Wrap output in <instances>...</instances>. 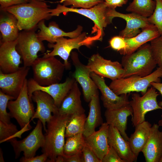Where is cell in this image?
<instances>
[{
  "mask_svg": "<svg viewBox=\"0 0 162 162\" xmlns=\"http://www.w3.org/2000/svg\"><path fill=\"white\" fill-rule=\"evenodd\" d=\"M31 98L36 103L37 108L31 120L35 118L40 120L45 132L46 123L51 120L53 114L58 113V108L55 105L52 98L45 92L35 91L33 93Z\"/></svg>",
  "mask_w": 162,
  "mask_h": 162,
  "instance_id": "obj_15",
  "label": "cell"
},
{
  "mask_svg": "<svg viewBox=\"0 0 162 162\" xmlns=\"http://www.w3.org/2000/svg\"><path fill=\"white\" fill-rule=\"evenodd\" d=\"M81 95L78 82L75 81L59 107L58 113L71 115L84 113L85 110L82 104Z\"/></svg>",
  "mask_w": 162,
  "mask_h": 162,
  "instance_id": "obj_26",
  "label": "cell"
},
{
  "mask_svg": "<svg viewBox=\"0 0 162 162\" xmlns=\"http://www.w3.org/2000/svg\"><path fill=\"white\" fill-rule=\"evenodd\" d=\"M17 39L0 42V71L4 74L17 71L20 68L22 57L16 49Z\"/></svg>",
  "mask_w": 162,
  "mask_h": 162,
  "instance_id": "obj_19",
  "label": "cell"
},
{
  "mask_svg": "<svg viewBox=\"0 0 162 162\" xmlns=\"http://www.w3.org/2000/svg\"><path fill=\"white\" fill-rule=\"evenodd\" d=\"M162 69L158 67L149 75L141 77L133 75L112 80L109 87L116 94H127L131 92H140L142 95L148 90L152 82H160Z\"/></svg>",
  "mask_w": 162,
  "mask_h": 162,
  "instance_id": "obj_6",
  "label": "cell"
},
{
  "mask_svg": "<svg viewBox=\"0 0 162 162\" xmlns=\"http://www.w3.org/2000/svg\"><path fill=\"white\" fill-rule=\"evenodd\" d=\"M32 0H0V8L3 9L13 6L27 3Z\"/></svg>",
  "mask_w": 162,
  "mask_h": 162,
  "instance_id": "obj_41",
  "label": "cell"
},
{
  "mask_svg": "<svg viewBox=\"0 0 162 162\" xmlns=\"http://www.w3.org/2000/svg\"><path fill=\"white\" fill-rule=\"evenodd\" d=\"M71 116L58 113L53 114L52 118L47 123L41 151L47 155V162H55L58 156H64L63 150L65 130Z\"/></svg>",
  "mask_w": 162,
  "mask_h": 162,
  "instance_id": "obj_1",
  "label": "cell"
},
{
  "mask_svg": "<svg viewBox=\"0 0 162 162\" xmlns=\"http://www.w3.org/2000/svg\"><path fill=\"white\" fill-rule=\"evenodd\" d=\"M89 112L86 117L83 134L87 137L95 131V128L103 123L99 93L93 95L89 102Z\"/></svg>",
  "mask_w": 162,
  "mask_h": 162,
  "instance_id": "obj_28",
  "label": "cell"
},
{
  "mask_svg": "<svg viewBox=\"0 0 162 162\" xmlns=\"http://www.w3.org/2000/svg\"><path fill=\"white\" fill-rule=\"evenodd\" d=\"M19 31L17 20L15 16L6 10H0V42L16 40L19 36Z\"/></svg>",
  "mask_w": 162,
  "mask_h": 162,
  "instance_id": "obj_27",
  "label": "cell"
},
{
  "mask_svg": "<svg viewBox=\"0 0 162 162\" xmlns=\"http://www.w3.org/2000/svg\"><path fill=\"white\" fill-rule=\"evenodd\" d=\"M121 64L124 70L122 78L133 75L146 76L153 72L157 65L150 44L147 43L135 52L124 56Z\"/></svg>",
  "mask_w": 162,
  "mask_h": 162,
  "instance_id": "obj_3",
  "label": "cell"
},
{
  "mask_svg": "<svg viewBox=\"0 0 162 162\" xmlns=\"http://www.w3.org/2000/svg\"><path fill=\"white\" fill-rule=\"evenodd\" d=\"M160 35L156 26L151 24L142 29V31L135 37L124 38L125 46L119 53L123 56L132 53L140 47Z\"/></svg>",
  "mask_w": 162,
  "mask_h": 162,
  "instance_id": "obj_24",
  "label": "cell"
},
{
  "mask_svg": "<svg viewBox=\"0 0 162 162\" xmlns=\"http://www.w3.org/2000/svg\"><path fill=\"white\" fill-rule=\"evenodd\" d=\"M63 147V152L65 156L82 153L86 145L85 137L82 133L68 137Z\"/></svg>",
  "mask_w": 162,
  "mask_h": 162,
  "instance_id": "obj_31",
  "label": "cell"
},
{
  "mask_svg": "<svg viewBox=\"0 0 162 162\" xmlns=\"http://www.w3.org/2000/svg\"><path fill=\"white\" fill-rule=\"evenodd\" d=\"M87 65L92 72L112 81L122 78L124 72L121 64L105 59L98 53L91 56Z\"/></svg>",
  "mask_w": 162,
  "mask_h": 162,
  "instance_id": "obj_14",
  "label": "cell"
},
{
  "mask_svg": "<svg viewBox=\"0 0 162 162\" xmlns=\"http://www.w3.org/2000/svg\"><path fill=\"white\" fill-rule=\"evenodd\" d=\"M64 162H83L82 153L68 156H64Z\"/></svg>",
  "mask_w": 162,
  "mask_h": 162,
  "instance_id": "obj_43",
  "label": "cell"
},
{
  "mask_svg": "<svg viewBox=\"0 0 162 162\" xmlns=\"http://www.w3.org/2000/svg\"><path fill=\"white\" fill-rule=\"evenodd\" d=\"M90 76L101 93V99L106 109L117 108L129 104L128 95L116 94L106 84L104 78L91 72Z\"/></svg>",
  "mask_w": 162,
  "mask_h": 162,
  "instance_id": "obj_18",
  "label": "cell"
},
{
  "mask_svg": "<svg viewBox=\"0 0 162 162\" xmlns=\"http://www.w3.org/2000/svg\"><path fill=\"white\" fill-rule=\"evenodd\" d=\"M86 119L85 113L71 115L66 127L65 137L83 134Z\"/></svg>",
  "mask_w": 162,
  "mask_h": 162,
  "instance_id": "obj_32",
  "label": "cell"
},
{
  "mask_svg": "<svg viewBox=\"0 0 162 162\" xmlns=\"http://www.w3.org/2000/svg\"><path fill=\"white\" fill-rule=\"evenodd\" d=\"M36 28L22 30L17 39L16 49L21 56L25 67H31L38 57V52L44 53L46 50L43 41L39 39L35 32Z\"/></svg>",
  "mask_w": 162,
  "mask_h": 162,
  "instance_id": "obj_8",
  "label": "cell"
},
{
  "mask_svg": "<svg viewBox=\"0 0 162 162\" xmlns=\"http://www.w3.org/2000/svg\"><path fill=\"white\" fill-rule=\"evenodd\" d=\"M31 67L33 79L43 86L59 83L66 69L64 63L55 56L38 57Z\"/></svg>",
  "mask_w": 162,
  "mask_h": 162,
  "instance_id": "obj_4",
  "label": "cell"
},
{
  "mask_svg": "<svg viewBox=\"0 0 162 162\" xmlns=\"http://www.w3.org/2000/svg\"><path fill=\"white\" fill-rule=\"evenodd\" d=\"M156 89L152 87L141 96L137 93L132 94L129 104L133 110L131 121L134 127L145 121L146 114L148 112L158 109H162L157 101L159 94Z\"/></svg>",
  "mask_w": 162,
  "mask_h": 162,
  "instance_id": "obj_10",
  "label": "cell"
},
{
  "mask_svg": "<svg viewBox=\"0 0 162 162\" xmlns=\"http://www.w3.org/2000/svg\"><path fill=\"white\" fill-rule=\"evenodd\" d=\"M107 9L104 2L89 9L72 8L58 4L56 8L52 9L51 14L52 16H58L62 13L66 14L69 12H73L88 17L94 23L92 33H96L94 36L97 40H101L104 35V28L112 22L107 16Z\"/></svg>",
  "mask_w": 162,
  "mask_h": 162,
  "instance_id": "obj_5",
  "label": "cell"
},
{
  "mask_svg": "<svg viewBox=\"0 0 162 162\" xmlns=\"http://www.w3.org/2000/svg\"><path fill=\"white\" fill-rule=\"evenodd\" d=\"M43 128L41 122L38 119L34 128L26 137L20 140L14 138L8 140L13 147L15 159L20 157L22 152L23 156L26 158L35 156L37 151L44 144L45 137Z\"/></svg>",
  "mask_w": 162,
  "mask_h": 162,
  "instance_id": "obj_11",
  "label": "cell"
},
{
  "mask_svg": "<svg viewBox=\"0 0 162 162\" xmlns=\"http://www.w3.org/2000/svg\"><path fill=\"white\" fill-rule=\"evenodd\" d=\"M18 132L16 126L13 123H6L0 121V143L14 138Z\"/></svg>",
  "mask_w": 162,
  "mask_h": 162,
  "instance_id": "obj_33",
  "label": "cell"
},
{
  "mask_svg": "<svg viewBox=\"0 0 162 162\" xmlns=\"http://www.w3.org/2000/svg\"><path fill=\"white\" fill-rule=\"evenodd\" d=\"M56 162H64V156L59 155L57 156L56 160Z\"/></svg>",
  "mask_w": 162,
  "mask_h": 162,
  "instance_id": "obj_46",
  "label": "cell"
},
{
  "mask_svg": "<svg viewBox=\"0 0 162 162\" xmlns=\"http://www.w3.org/2000/svg\"><path fill=\"white\" fill-rule=\"evenodd\" d=\"M15 100L14 98L0 90V121L6 123H10L11 117L7 110L8 102Z\"/></svg>",
  "mask_w": 162,
  "mask_h": 162,
  "instance_id": "obj_35",
  "label": "cell"
},
{
  "mask_svg": "<svg viewBox=\"0 0 162 162\" xmlns=\"http://www.w3.org/2000/svg\"><path fill=\"white\" fill-rule=\"evenodd\" d=\"M109 146V151L103 158L102 162H125L120 157L114 148Z\"/></svg>",
  "mask_w": 162,
  "mask_h": 162,
  "instance_id": "obj_39",
  "label": "cell"
},
{
  "mask_svg": "<svg viewBox=\"0 0 162 162\" xmlns=\"http://www.w3.org/2000/svg\"><path fill=\"white\" fill-rule=\"evenodd\" d=\"M108 141L109 146L114 148L125 162L137 160V157L132 152L128 141L124 138L116 128L110 125L109 128Z\"/></svg>",
  "mask_w": 162,
  "mask_h": 162,
  "instance_id": "obj_25",
  "label": "cell"
},
{
  "mask_svg": "<svg viewBox=\"0 0 162 162\" xmlns=\"http://www.w3.org/2000/svg\"><path fill=\"white\" fill-rule=\"evenodd\" d=\"M159 162H162V157L160 160V161Z\"/></svg>",
  "mask_w": 162,
  "mask_h": 162,
  "instance_id": "obj_50",
  "label": "cell"
},
{
  "mask_svg": "<svg viewBox=\"0 0 162 162\" xmlns=\"http://www.w3.org/2000/svg\"><path fill=\"white\" fill-rule=\"evenodd\" d=\"M104 2L106 3H109L111 2L112 0H104Z\"/></svg>",
  "mask_w": 162,
  "mask_h": 162,
  "instance_id": "obj_49",
  "label": "cell"
},
{
  "mask_svg": "<svg viewBox=\"0 0 162 162\" xmlns=\"http://www.w3.org/2000/svg\"><path fill=\"white\" fill-rule=\"evenodd\" d=\"M71 58L75 68L72 76L81 86L85 101L89 102L93 95L99 93L98 89L90 76L92 72L87 65L80 61L76 52H72Z\"/></svg>",
  "mask_w": 162,
  "mask_h": 162,
  "instance_id": "obj_12",
  "label": "cell"
},
{
  "mask_svg": "<svg viewBox=\"0 0 162 162\" xmlns=\"http://www.w3.org/2000/svg\"><path fill=\"white\" fill-rule=\"evenodd\" d=\"M109 125L103 122L99 129L85 137L86 144L101 161L109 148L108 138Z\"/></svg>",
  "mask_w": 162,
  "mask_h": 162,
  "instance_id": "obj_23",
  "label": "cell"
},
{
  "mask_svg": "<svg viewBox=\"0 0 162 162\" xmlns=\"http://www.w3.org/2000/svg\"><path fill=\"white\" fill-rule=\"evenodd\" d=\"M96 40L94 36L87 37L85 32L74 38L67 39L64 37H60L57 39L55 43H48V47L53 48V50L51 52L45 53L43 57L59 56L64 60L66 69H69L70 68V64L68 59L72 50L74 49L79 50L80 47L82 46L90 47Z\"/></svg>",
  "mask_w": 162,
  "mask_h": 162,
  "instance_id": "obj_9",
  "label": "cell"
},
{
  "mask_svg": "<svg viewBox=\"0 0 162 162\" xmlns=\"http://www.w3.org/2000/svg\"><path fill=\"white\" fill-rule=\"evenodd\" d=\"M156 7L153 13L148 17L150 23L155 26L160 35H162V0H154Z\"/></svg>",
  "mask_w": 162,
  "mask_h": 162,
  "instance_id": "obj_34",
  "label": "cell"
},
{
  "mask_svg": "<svg viewBox=\"0 0 162 162\" xmlns=\"http://www.w3.org/2000/svg\"><path fill=\"white\" fill-rule=\"evenodd\" d=\"M44 0H32L30 2L13 6L4 9L14 15L18 21L20 30L37 28L38 23L52 16V9Z\"/></svg>",
  "mask_w": 162,
  "mask_h": 162,
  "instance_id": "obj_2",
  "label": "cell"
},
{
  "mask_svg": "<svg viewBox=\"0 0 162 162\" xmlns=\"http://www.w3.org/2000/svg\"><path fill=\"white\" fill-rule=\"evenodd\" d=\"M83 162H101L93 151L86 144L82 150Z\"/></svg>",
  "mask_w": 162,
  "mask_h": 162,
  "instance_id": "obj_38",
  "label": "cell"
},
{
  "mask_svg": "<svg viewBox=\"0 0 162 162\" xmlns=\"http://www.w3.org/2000/svg\"><path fill=\"white\" fill-rule=\"evenodd\" d=\"M161 119L158 121V124L159 126L162 127V114L161 116Z\"/></svg>",
  "mask_w": 162,
  "mask_h": 162,
  "instance_id": "obj_48",
  "label": "cell"
},
{
  "mask_svg": "<svg viewBox=\"0 0 162 162\" xmlns=\"http://www.w3.org/2000/svg\"><path fill=\"white\" fill-rule=\"evenodd\" d=\"M151 86H152L156 90H158L161 95L162 96V83L160 82H152L151 84ZM159 105L162 107V101L159 103Z\"/></svg>",
  "mask_w": 162,
  "mask_h": 162,
  "instance_id": "obj_45",
  "label": "cell"
},
{
  "mask_svg": "<svg viewBox=\"0 0 162 162\" xmlns=\"http://www.w3.org/2000/svg\"><path fill=\"white\" fill-rule=\"evenodd\" d=\"M73 76L68 77L63 83H58L48 86H43L38 84L32 79L27 80V89L29 97H31L35 91L40 90L45 92L53 99L55 105L59 108L64 98L72 88L75 81Z\"/></svg>",
  "mask_w": 162,
  "mask_h": 162,
  "instance_id": "obj_13",
  "label": "cell"
},
{
  "mask_svg": "<svg viewBox=\"0 0 162 162\" xmlns=\"http://www.w3.org/2000/svg\"><path fill=\"white\" fill-rule=\"evenodd\" d=\"M155 7L156 2L154 0H133L126 10L148 17L152 14Z\"/></svg>",
  "mask_w": 162,
  "mask_h": 162,
  "instance_id": "obj_30",
  "label": "cell"
},
{
  "mask_svg": "<svg viewBox=\"0 0 162 162\" xmlns=\"http://www.w3.org/2000/svg\"><path fill=\"white\" fill-rule=\"evenodd\" d=\"M150 44L157 64L162 69V35L151 41Z\"/></svg>",
  "mask_w": 162,
  "mask_h": 162,
  "instance_id": "obj_37",
  "label": "cell"
},
{
  "mask_svg": "<svg viewBox=\"0 0 162 162\" xmlns=\"http://www.w3.org/2000/svg\"><path fill=\"white\" fill-rule=\"evenodd\" d=\"M27 80L18 97L14 100H10L8 108L11 118L17 121L22 132L32 128L30 122L35 113L34 107L29 97L27 89Z\"/></svg>",
  "mask_w": 162,
  "mask_h": 162,
  "instance_id": "obj_7",
  "label": "cell"
},
{
  "mask_svg": "<svg viewBox=\"0 0 162 162\" xmlns=\"http://www.w3.org/2000/svg\"><path fill=\"white\" fill-rule=\"evenodd\" d=\"M152 126L149 122L145 121L135 127L134 132L129 137L130 148L137 157L147 141Z\"/></svg>",
  "mask_w": 162,
  "mask_h": 162,
  "instance_id": "obj_29",
  "label": "cell"
},
{
  "mask_svg": "<svg viewBox=\"0 0 162 162\" xmlns=\"http://www.w3.org/2000/svg\"><path fill=\"white\" fill-rule=\"evenodd\" d=\"M128 0H112L109 3L105 2L107 7L115 9L117 7H122L126 4Z\"/></svg>",
  "mask_w": 162,
  "mask_h": 162,
  "instance_id": "obj_44",
  "label": "cell"
},
{
  "mask_svg": "<svg viewBox=\"0 0 162 162\" xmlns=\"http://www.w3.org/2000/svg\"><path fill=\"white\" fill-rule=\"evenodd\" d=\"M107 15L111 21L116 17L121 18L125 20L126 26L120 32L119 35L124 38L135 36L141 32L140 28H144L152 24L149 22L148 17L134 13L124 14L112 8H108Z\"/></svg>",
  "mask_w": 162,
  "mask_h": 162,
  "instance_id": "obj_16",
  "label": "cell"
},
{
  "mask_svg": "<svg viewBox=\"0 0 162 162\" xmlns=\"http://www.w3.org/2000/svg\"><path fill=\"white\" fill-rule=\"evenodd\" d=\"M104 2V0H60L59 2L66 7L71 5L72 8L89 9Z\"/></svg>",
  "mask_w": 162,
  "mask_h": 162,
  "instance_id": "obj_36",
  "label": "cell"
},
{
  "mask_svg": "<svg viewBox=\"0 0 162 162\" xmlns=\"http://www.w3.org/2000/svg\"><path fill=\"white\" fill-rule=\"evenodd\" d=\"M44 20L40 21L37 25L39 31L37 33L39 39L43 41L46 40L49 43H56L57 39L62 37H67L70 38L77 37L81 34L83 28L78 25L75 30L70 32H65L61 29L58 25L55 22H50L48 26H46Z\"/></svg>",
  "mask_w": 162,
  "mask_h": 162,
  "instance_id": "obj_22",
  "label": "cell"
},
{
  "mask_svg": "<svg viewBox=\"0 0 162 162\" xmlns=\"http://www.w3.org/2000/svg\"><path fill=\"white\" fill-rule=\"evenodd\" d=\"M0 162H4L3 156V153L2 148L0 149Z\"/></svg>",
  "mask_w": 162,
  "mask_h": 162,
  "instance_id": "obj_47",
  "label": "cell"
},
{
  "mask_svg": "<svg viewBox=\"0 0 162 162\" xmlns=\"http://www.w3.org/2000/svg\"><path fill=\"white\" fill-rule=\"evenodd\" d=\"M109 43L110 47L118 52L125 46L124 38L119 35L112 37L110 40Z\"/></svg>",
  "mask_w": 162,
  "mask_h": 162,
  "instance_id": "obj_40",
  "label": "cell"
},
{
  "mask_svg": "<svg viewBox=\"0 0 162 162\" xmlns=\"http://www.w3.org/2000/svg\"><path fill=\"white\" fill-rule=\"evenodd\" d=\"M159 126L154 124L152 126L147 141L142 152L146 162H159L162 156V131Z\"/></svg>",
  "mask_w": 162,
  "mask_h": 162,
  "instance_id": "obj_20",
  "label": "cell"
},
{
  "mask_svg": "<svg viewBox=\"0 0 162 162\" xmlns=\"http://www.w3.org/2000/svg\"><path fill=\"white\" fill-rule=\"evenodd\" d=\"M133 113L132 108L129 104L117 108L106 109L104 113L107 124L116 128L127 141L129 139L126 132L128 118V116L132 115Z\"/></svg>",
  "mask_w": 162,
  "mask_h": 162,
  "instance_id": "obj_21",
  "label": "cell"
},
{
  "mask_svg": "<svg viewBox=\"0 0 162 162\" xmlns=\"http://www.w3.org/2000/svg\"><path fill=\"white\" fill-rule=\"evenodd\" d=\"M48 157L46 154L43 153L40 155L34 156L29 158H26L23 156L20 160L21 162H44L47 161Z\"/></svg>",
  "mask_w": 162,
  "mask_h": 162,
  "instance_id": "obj_42",
  "label": "cell"
},
{
  "mask_svg": "<svg viewBox=\"0 0 162 162\" xmlns=\"http://www.w3.org/2000/svg\"><path fill=\"white\" fill-rule=\"evenodd\" d=\"M29 69L23 66L12 73L4 74L0 71V90L16 99L23 87Z\"/></svg>",
  "mask_w": 162,
  "mask_h": 162,
  "instance_id": "obj_17",
  "label": "cell"
}]
</instances>
